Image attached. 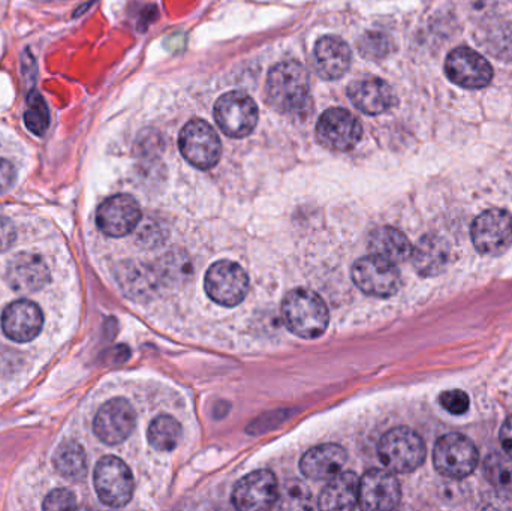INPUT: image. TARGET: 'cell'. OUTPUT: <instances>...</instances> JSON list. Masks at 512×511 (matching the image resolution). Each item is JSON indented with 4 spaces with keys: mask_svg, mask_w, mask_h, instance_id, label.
Instances as JSON below:
<instances>
[{
    "mask_svg": "<svg viewBox=\"0 0 512 511\" xmlns=\"http://www.w3.org/2000/svg\"><path fill=\"white\" fill-rule=\"evenodd\" d=\"M402 491L399 480L385 470L367 471L360 480L358 506L364 510H393L399 506Z\"/></svg>",
    "mask_w": 512,
    "mask_h": 511,
    "instance_id": "obj_16",
    "label": "cell"
},
{
    "mask_svg": "<svg viewBox=\"0 0 512 511\" xmlns=\"http://www.w3.org/2000/svg\"><path fill=\"white\" fill-rule=\"evenodd\" d=\"M363 128L354 114L345 108H330L324 111L316 123V138L325 149L348 152L357 146Z\"/></svg>",
    "mask_w": 512,
    "mask_h": 511,
    "instance_id": "obj_11",
    "label": "cell"
},
{
    "mask_svg": "<svg viewBox=\"0 0 512 511\" xmlns=\"http://www.w3.org/2000/svg\"><path fill=\"white\" fill-rule=\"evenodd\" d=\"M433 464L441 476L453 480L466 479L477 468V447L465 435H444L433 449Z\"/></svg>",
    "mask_w": 512,
    "mask_h": 511,
    "instance_id": "obj_5",
    "label": "cell"
},
{
    "mask_svg": "<svg viewBox=\"0 0 512 511\" xmlns=\"http://www.w3.org/2000/svg\"><path fill=\"white\" fill-rule=\"evenodd\" d=\"M24 125L32 134L44 135L50 125L47 104L38 90H30L27 95V110L24 113Z\"/></svg>",
    "mask_w": 512,
    "mask_h": 511,
    "instance_id": "obj_28",
    "label": "cell"
},
{
    "mask_svg": "<svg viewBox=\"0 0 512 511\" xmlns=\"http://www.w3.org/2000/svg\"><path fill=\"white\" fill-rule=\"evenodd\" d=\"M501 444L504 452L512 458V416L508 417L501 429Z\"/></svg>",
    "mask_w": 512,
    "mask_h": 511,
    "instance_id": "obj_35",
    "label": "cell"
},
{
    "mask_svg": "<svg viewBox=\"0 0 512 511\" xmlns=\"http://www.w3.org/2000/svg\"><path fill=\"white\" fill-rule=\"evenodd\" d=\"M439 401H441L442 407L453 416H463L469 410V396L462 390L445 392L444 395H441Z\"/></svg>",
    "mask_w": 512,
    "mask_h": 511,
    "instance_id": "obj_31",
    "label": "cell"
},
{
    "mask_svg": "<svg viewBox=\"0 0 512 511\" xmlns=\"http://www.w3.org/2000/svg\"><path fill=\"white\" fill-rule=\"evenodd\" d=\"M312 495L309 488L300 480H288L282 488H279V497L276 504L280 509L303 510L312 509Z\"/></svg>",
    "mask_w": 512,
    "mask_h": 511,
    "instance_id": "obj_29",
    "label": "cell"
},
{
    "mask_svg": "<svg viewBox=\"0 0 512 511\" xmlns=\"http://www.w3.org/2000/svg\"><path fill=\"white\" fill-rule=\"evenodd\" d=\"M471 236L480 254L498 257L512 245V216L507 210H486L472 224Z\"/></svg>",
    "mask_w": 512,
    "mask_h": 511,
    "instance_id": "obj_10",
    "label": "cell"
},
{
    "mask_svg": "<svg viewBox=\"0 0 512 511\" xmlns=\"http://www.w3.org/2000/svg\"><path fill=\"white\" fill-rule=\"evenodd\" d=\"M137 425L134 408L126 399L116 398L99 408L93 431L102 443L116 446L128 440Z\"/></svg>",
    "mask_w": 512,
    "mask_h": 511,
    "instance_id": "obj_14",
    "label": "cell"
},
{
    "mask_svg": "<svg viewBox=\"0 0 512 511\" xmlns=\"http://www.w3.org/2000/svg\"><path fill=\"white\" fill-rule=\"evenodd\" d=\"M328 308L315 291L295 288L282 303V320L286 329L301 339H316L328 327Z\"/></svg>",
    "mask_w": 512,
    "mask_h": 511,
    "instance_id": "obj_2",
    "label": "cell"
},
{
    "mask_svg": "<svg viewBox=\"0 0 512 511\" xmlns=\"http://www.w3.org/2000/svg\"><path fill=\"white\" fill-rule=\"evenodd\" d=\"M268 102L282 114L301 113L310 101V81L298 62H282L271 69L267 78Z\"/></svg>",
    "mask_w": 512,
    "mask_h": 511,
    "instance_id": "obj_1",
    "label": "cell"
},
{
    "mask_svg": "<svg viewBox=\"0 0 512 511\" xmlns=\"http://www.w3.org/2000/svg\"><path fill=\"white\" fill-rule=\"evenodd\" d=\"M484 476L499 491L512 492V458L505 453H492L484 461Z\"/></svg>",
    "mask_w": 512,
    "mask_h": 511,
    "instance_id": "obj_27",
    "label": "cell"
},
{
    "mask_svg": "<svg viewBox=\"0 0 512 511\" xmlns=\"http://www.w3.org/2000/svg\"><path fill=\"white\" fill-rule=\"evenodd\" d=\"M360 480L354 473L336 474L331 477L324 491L319 495L321 510H352L358 506Z\"/></svg>",
    "mask_w": 512,
    "mask_h": 511,
    "instance_id": "obj_23",
    "label": "cell"
},
{
    "mask_svg": "<svg viewBox=\"0 0 512 511\" xmlns=\"http://www.w3.org/2000/svg\"><path fill=\"white\" fill-rule=\"evenodd\" d=\"M345 449L339 444H321L313 447L301 458L300 471L310 480H330L345 467Z\"/></svg>",
    "mask_w": 512,
    "mask_h": 511,
    "instance_id": "obj_21",
    "label": "cell"
},
{
    "mask_svg": "<svg viewBox=\"0 0 512 511\" xmlns=\"http://www.w3.org/2000/svg\"><path fill=\"white\" fill-rule=\"evenodd\" d=\"M279 483L271 471L259 470L243 477L233 491V504L243 511L267 510L276 504Z\"/></svg>",
    "mask_w": 512,
    "mask_h": 511,
    "instance_id": "obj_15",
    "label": "cell"
},
{
    "mask_svg": "<svg viewBox=\"0 0 512 511\" xmlns=\"http://www.w3.org/2000/svg\"><path fill=\"white\" fill-rule=\"evenodd\" d=\"M6 279L17 293H35L50 281V270L41 255L21 252L8 264Z\"/></svg>",
    "mask_w": 512,
    "mask_h": 511,
    "instance_id": "obj_18",
    "label": "cell"
},
{
    "mask_svg": "<svg viewBox=\"0 0 512 511\" xmlns=\"http://www.w3.org/2000/svg\"><path fill=\"white\" fill-rule=\"evenodd\" d=\"M54 468L71 482H80L87 473V456L77 441H63L53 456Z\"/></svg>",
    "mask_w": 512,
    "mask_h": 511,
    "instance_id": "obj_25",
    "label": "cell"
},
{
    "mask_svg": "<svg viewBox=\"0 0 512 511\" xmlns=\"http://www.w3.org/2000/svg\"><path fill=\"white\" fill-rule=\"evenodd\" d=\"M77 506L75 495L69 489H56L45 498L42 509L44 510H69Z\"/></svg>",
    "mask_w": 512,
    "mask_h": 511,
    "instance_id": "obj_32",
    "label": "cell"
},
{
    "mask_svg": "<svg viewBox=\"0 0 512 511\" xmlns=\"http://www.w3.org/2000/svg\"><path fill=\"white\" fill-rule=\"evenodd\" d=\"M179 147L186 161L198 170H210L221 161V140L215 129L204 120L194 119L183 126Z\"/></svg>",
    "mask_w": 512,
    "mask_h": 511,
    "instance_id": "obj_7",
    "label": "cell"
},
{
    "mask_svg": "<svg viewBox=\"0 0 512 511\" xmlns=\"http://www.w3.org/2000/svg\"><path fill=\"white\" fill-rule=\"evenodd\" d=\"M450 246L447 240L427 234L412 248V264L424 278L441 275L450 263Z\"/></svg>",
    "mask_w": 512,
    "mask_h": 511,
    "instance_id": "obj_22",
    "label": "cell"
},
{
    "mask_svg": "<svg viewBox=\"0 0 512 511\" xmlns=\"http://www.w3.org/2000/svg\"><path fill=\"white\" fill-rule=\"evenodd\" d=\"M445 74L457 86L484 89L493 80V68L486 57L468 47H459L448 54Z\"/></svg>",
    "mask_w": 512,
    "mask_h": 511,
    "instance_id": "obj_12",
    "label": "cell"
},
{
    "mask_svg": "<svg viewBox=\"0 0 512 511\" xmlns=\"http://www.w3.org/2000/svg\"><path fill=\"white\" fill-rule=\"evenodd\" d=\"M17 240V230L11 219L0 216V252L8 251Z\"/></svg>",
    "mask_w": 512,
    "mask_h": 511,
    "instance_id": "obj_33",
    "label": "cell"
},
{
    "mask_svg": "<svg viewBox=\"0 0 512 511\" xmlns=\"http://www.w3.org/2000/svg\"><path fill=\"white\" fill-rule=\"evenodd\" d=\"M348 96L361 113L369 116L387 113L396 104V95L387 81L381 78H364L349 84Z\"/></svg>",
    "mask_w": 512,
    "mask_h": 511,
    "instance_id": "obj_19",
    "label": "cell"
},
{
    "mask_svg": "<svg viewBox=\"0 0 512 511\" xmlns=\"http://www.w3.org/2000/svg\"><path fill=\"white\" fill-rule=\"evenodd\" d=\"M378 455L388 471L397 474L412 473L426 459V444L411 429H391L379 441Z\"/></svg>",
    "mask_w": 512,
    "mask_h": 511,
    "instance_id": "obj_3",
    "label": "cell"
},
{
    "mask_svg": "<svg viewBox=\"0 0 512 511\" xmlns=\"http://www.w3.org/2000/svg\"><path fill=\"white\" fill-rule=\"evenodd\" d=\"M369 249L373 255L399 264L411 258L412 245L408 237L393 227H381L372 231L369 237Z\"/></svg>",
    "mask_w": 512,
    "mask_h": 511,
    "instance_id": "obj_24",
    "label": "cell"
},
{
    "mask_svg": "<svg viewBox=\"0 0 512 511\" xmlns=\"http://www.w3.org/2000/svg\"><path fill=\"white\" fill-rule=\"evenodd\" d=\"M358 50H360L361 56L367 57V59H382L390 53L391 42L388 36L382 35V33L370 32L361 36L358 41Z\"/></svg>",
    "mask_w": 512,
    "mask_h": 511,
    "instance_id": "obj_30",
    "label": "cell"
},
{
    "mask_svg": "<svg viewBox=\"0 0 512 511\" xmlns=\"http://www.w3.org/2000/svg\"><path fill=\"white\" fill-rule=\"evenodd\" d=\"M141 207L132 195L119 194L108 198L96 212L99 230L110 237H125L141 222Z\"/></svg>",
    "mask_w": 512,
    "mask_h": 511,
    "instance_id": "obj_13",
    "label": "cell"
},
{
    "mask_svg": "<svg viewBox=\"0 0 512 511\" xmlns=\"http://www.w3.org/2000/svg\"><path fill=\"white\" fill-rule=\"evenodd\" d=\"M313 62L322 80H339L351 66V48L339 36H324L315 44Z\"/></svg>",
    "mask_w": 512,
    "mask_h": 511,
    "instance_id": "obj_20",
    "label": "cell"
},
{
    "mask_svg": "<svg viewBox=\"0 0 512 511\" xmlns=\"http://www.w3.org/2000/svg\"><path fill=\"white\" fill-rule=\"evenodd\" d=\"M258 117V107L246 93L228 92L216 101L215 120L228 137H248L254 132Z\"/></svg>",
    "mask_w": 512,
    "mask_h": 511,
    "instance_id": "obj_9",
    "label": "cell"
},
{
    "mask_svg": "<svg viewBox=\"0 0 512 511\" xmlns=\"http://www.w3.org/2000/svg\"><path fill=\"white\" fill-rule=\"evenodd\" d=\"M150 446L158 452H173L182 440V425L171 416H159L147 431Z\"/></svg>",
    "mask_w": 512,
    "mask_h": 511,
    "instance_id": "obj_26",
    "label": "cell"
},
{
    "mask_svg": "<svg viewBox=\"0 0 512 511\" xmlns=\"http://www.w3.org/2000/svg\"><path fill=\"white\" fill-rule=\"evenodd\" d=\"M204 285L213 302L225 308H234L248 296L251 282L248 272L240 264L221 260L207 270Z\"/></svg>",
    "mask_w": 512,
    "mask_h": 511,
    "instance_id": "obj_6",
    "label": "cell"
},
{
    "mask_svg": "<svg viewBox=\"0 0 512 511\" xmlns=\"http://www.w3.org/2000/svg\"><path fill=\"white\" fill-rule=\"evenodd\" d=\"M15 177H17V171H15L14 165L6 159L0 158V194L8 191L14 185Z\"/></svg>",
    "mask_w": 512,
    "mask_h": 511,
    "instance_id": "obj_34",
    "label": "cell"
},
{
    "mask_svg": "<svg viewBox=\"0 0 512 511\" xmlns=\"http://www.w3.org/2000/svg\"><path fill=\"white\" fill-rule=\"evenodd\" d=\"M93 485L99 500L113 509L125 507L134 495V476L128 465L116 456H105L98 462Z\"/></svg>",
    "mask_w": 512,
    "mask_h": 511,
    "instance_id": "obj_4",
    "label": "cell"
},
{
    "mask_svg": "<svg viewBox=\"0 0 512 511\" xmlns=\"http://www.w3.org/2000/svg\"><path fill=\"white\" fill-rule=\"evenodd\" d=\"M0 324L6 338L26 344L41 333L44 315L36 303L26 299L15 300L6 306Z\"/></svg>",
    "mask_w": 512,
    "mask_h": 511,
    "instance_id": "obj_17",
    "label": "cell"
},
{
    "mask_svg": "<svg viewBox=\"0 0 512 511\" xmlns=\"http://www.w3.org/2000/svg\"><path fill=\"white\" fill-rule=\"evenodd\" d=\"M352 281L364 294L379 299L394 296L402 284L397 264L373 254L355 261Z\"/></svg>",
    "mask_w": 512,
    "mask_h": 511,
    "instance_id": "obj_8",
    "label": "cell"
}]
</instances>
